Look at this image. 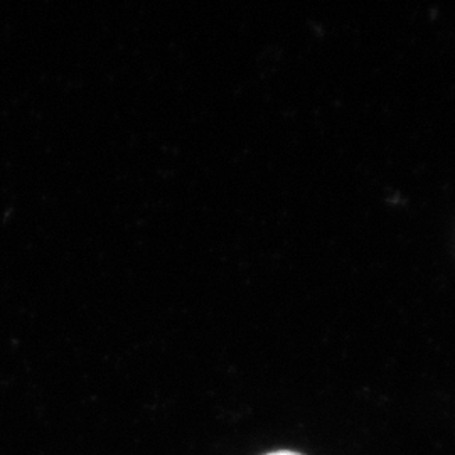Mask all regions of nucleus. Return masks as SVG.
<instances>
[{"label": "nucleus", "instance_id": "1", "mask_svg": "<svg viewBox=\"0 0 455 455\" xmlns=\"http://www.w3.org/2000/svg\"><path fill=\"white\" fill-rule=\"evenodd\" d=\"M267 455H300L297 454V452H292V451H276V452H270V454Z\"/></svg>", "mask_w": 455, "mask_h": 455}]
</instances>
